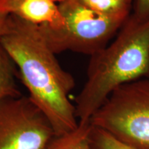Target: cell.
Listing matches in <instances>:
<instances>
[{"mask_svg":"<svg viewBox=\"0 0 149 149\" xmlns=\"http://www.w3.org/2000/svg\"><path fill=\"white\" fill-rule=\"evenodd\" d=\"M0 43L16 66L29 97L47 117L56 136L76 129L75 106L69 99L74 79L59 64L39 26L10 15L8 31Z\"/></svg>","mask_w":149,"mask_h":149,"instance_id":"6da1fadb","label":"cell"},{"mask_svg":"<svg viewBox=\"0 0 149 149\" xmlns=\"http://www.w3.org/2000/svg\"><path fill=\"white\" fill-rule=\"evenodd\" d=\"M149 76V19L130 15L116 37L91 56L87 79L75 99L79 122H88L117 87Z\"/></svg>","mask_w":149,"mask_h":149,"instance_id":"7a4b0ae2","label":"cell"},{"mask_svg":"<svg viewBox=\"0 0 149 149\" xmlns=\"http://www.w3.org/2000/svg\"><path fill=\"white\" fill-rule=\"evenodd\" d=\"M64 24L59 28L38 25L50 49L55 54L70 51L92 56L105 48L128 18L104 15L79 0L58 5Z\"/></svg>","mask_w":149,"mask_h":149,"instance_id":"3957f363","label":"cell"},{"mask_svg":"<svg viewBox=\"0 0 149 149\" xmlns=\"http://www.w3.org/2000/svg\"><path fill=\"white\" fill-rule=\"evenodd\" d=\"M90 122L128 146L149 149V79L117 87Z\"/></svg>","mask_w":149,"mask_h":149,"instance_id":"277c9868","label":"cell"},{"mask_svg":"<svg viewBox=\"0 0 149 149\" xmlns=\"http://www.w3.org/2000/svg\"><path fill=\"white\" fill-rule=\"evenodd\" d=\"M55 136L49 120L29 97L0 102V149H45Z\"/></svg>","mask_w":149,"mask_h":149,"instance_id":"5b68a950","label":"cell"},{"mask_svg":"<svg viewBox=\"0 0 149 149\" xmlns=\"http://www.w3.org/2000/svg\"><path fill=\"white\" fill-rule=\"evenodd\" d=\"M0 12L36 25L59 28L64 24L58 5L51 0H0Z\"/></svg>","mask_w":149,"mask_h":149,"instance_id":"8992f818","label":"cell"},{"mask_svg":"<svg viewBox=\"0 0 149 149\" xmlns=\"http://www.w3.org/2000/svg\"><path fill=\"white\" fill-rule=\"evenodd\" d=\"M16 70L13 61L0 43V102L22 96L16 82Z\"/></svg>","mask_w":149,"mask_h":149,"instance_id":"52a82bcc","label":"cell"},{"mask_svg":"<svg viewBox=\"0 0 149 149\" xmlns=\"http://www.w3.org/2000/svg\"><path fill=\"white\" fill-rule=\"evenodd\" d=\"M91 127L90 121L79 122L76 129L55 136L45 149H93L89 139Z\"/></svg>","mask_w":149,"mask_h":149,"instance_id":"ba28073f","label":"cell"},{"mask_svg":"<svg viewBox=\"0 0 149 149\" xmlns=\"http://www.w3.org/2000/svg\"><path fill=\"white\" fill-rule=\"evenodd\" d=\"M89 8L104 15L128 18L132 0H79Z\"/></svg>","mask_w":149,"mask_h":149,"instance_id":"9c48e42d","label":"cell"},{"mask_svg":"<svg viewBox=\"0 0 149 149\" xmlns=\"http://www.w3.org/2000/svg\"><path fill=\"white\" fill-rule=\"evenodd\" d=\"M89 139L93 149H136L117 140L106 130L93 125Z\"/></svg>","mask_w":149,"mask_h":149,"instance_id":"30bf717a","label":"cell"},{"mask_svg":"<svg viewBox=\"0 0 149 149\" xmlns=\"http://www.w3.org/2000/svg\"><path fill=\"white\" fill-rule=\"evenodd\" d=\"M134 11L132 14L139 21L149 19V0H135Z\"/></svg>","mask_w":149,"mask_h":149,"instance_id":"8fae6325","label":"cell"},{"mask_svg":"<svg viewBox=\"0 0 149 149\" xmlns=\"http://www.w3.org/2000/svg\"><path fill=\"white\" fill-rule=\"evenodd\" d=\"M10 26V15L0 12V39L8 32Z\"/></svg>","mask_w":149,"mask_h":149,"instance_id":"7c38bea8","label":"cell"},{"mask_svg":"<svg viewBox=\"0 0 149 149\" xmlns=\"http://www.w3.org/2000/svg\"><path fill=\"white\" fill-rule=\"evenodd\" d=\"M51 1H53V2H55V1H59V3H61V2H62V1H66V0H51Z\"/></svg>","mask_w":149,"mask_h":149,"instance_id":"4fadbf2b","label":"cell"}]
</instances>
